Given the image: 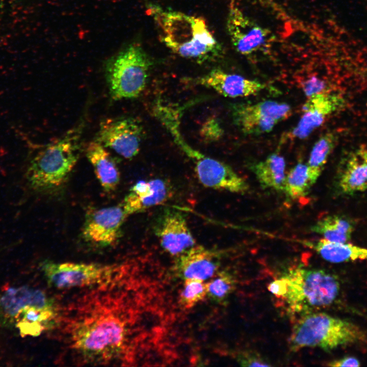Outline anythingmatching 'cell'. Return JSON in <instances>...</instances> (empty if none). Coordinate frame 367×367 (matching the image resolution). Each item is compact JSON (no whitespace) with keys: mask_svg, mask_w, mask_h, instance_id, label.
Returning a JSON list of instances; mask_svg holds the SVG:
<instances>
[{"mask_svg":"<svg viewBox=\"0 0 367 367\" xmlns=\"http://www.w3.org/2000/svg\"><path fill=\"white\" fill-rule=\"evenodd\" d=\"M39 266L48 285L57 289L95 287L122 278L117 265L44 260Z\"/></svg>","mask_w":367,"mask_h":367,"instance_id":"8","label":"cell"},{"mask_svg":"<svg viewBox=\"0 0 367 367\" xmlns=\"http://www.w3.org/2000/svg\"><path fill=\"white\" fill-rule=\"evenodd\" d=\"M197 84L213 89L226 97L237 98L255 95L266 88V84L241 75L215 69L198 77Z\"/></svg>","mask_w":367,"mask_h":367,"instance_id":"17","label":"cell"},{"mask_svg":"<svg viewBox=\"0 0 367 367\" xmlns=\"http://www.w3.org/2000/svg\"><path fill=\"white\" fill-rule=\"evenodd\" d=\"M292 113L289 104L274 100L253 104L238 103L232 107L234 123L247 135L269 133L279 122L288 118Z\"/></svg>","mask_w":367,"mask_h":367,"instance_id":"9","label":"cell"},{"mask_svg":"<svg viewBox=\"0 0 367 367\" xmlns=\"http://www.w3.org/2000/svg\"><path fill=\"white\" fill-rule=\"evenodd\" d=\"M127 216L122 204L90 210L86 215L82 237L98 247L114 245L121 236V227Z\"/></svg>","mask_w":367,"mask_h":367,"instance_id":"12","label":"cell"},{"mask_svg":"<svg viewBox=\"0 0 367 367\" xmlns=\"http://www.w3.org/2000/svg\"><path fill=\"white\" fill-rule=\"evenodd\" d=\"M316 252L325 260L340 263L367 260V248L348 243H336L324 238L312 244Z\"/></svg>","mask_w":367,"mask_h":367,"instance_id":"22","label":"cell"},{"mask_svg":"<svg viewBox=\"0 0 367 367\" xmlns=\"http://www.w3.org/2000/svg\"><path fill=\"white\" fill-rule=\"evenodd\" d=\"M328 365L330 366H359L360 365V362L357 358L354 357L345 356L330 361Z\"/></svg>","mask_w":367,"mask_h":367,"instance_id":"32","label":"cell"},{"mask_svg":"<svg viewBox=\"0 0 367 367\" xmlns=\"http://www.w3.org/2000/svg\"><path fill=\"white\" fill-rule=\"evenodd\" d=\"M310 230L329 241L345 243L350 240L354 226L347 218L332 215L318 221L311 226Z\"/></svg>","mask_w":367,"mask_h":367,"instance_id":"23","label":"cell"},{"mask_svg":"<svg viewBox=\"0 0 367 367\" xmlns=\"http://www.w3.org/2000/svg\"><path fill=\"white\" fill-rule=\"evenodd\" d=\"M60 316L55 300L40 290L22 286L0 294V326L14 327L23 337L57 326Z\"/></svg>","mask_w":367,"mask_h":367,"instance_id":"3","label":"cell"},{"mask_svg":"<svg viewBox=\"0 0 367 367\" xmlns=\"http://www.w3.org/2000/svg\"><path fill=\"white\" fill-rule=\"evenodd\" d=\"M179 298L180 304L186 308H190L206 296V283L203 280L189 278L185 280Z\"/></svg>","mask_w":367,"mask_h":367,"instance_id":"27","label":"cell"},{"mask_svg":"<svg viewBox=\"0 0 367 367\" xmlns=\"http://www.w3.org/2000/svg\"><path fill=\"white\" fill-rule=\"evenodd\" d=\"M311 185L306 164L298 163L285 176L283 191L290 198L296 200L305 196Z\"/></svg>","mask_w":367,"mask_h":367,"instance_id":"25","label":"cell"},{"mask_svg":"<svg viewBox=\"0 0 367 367\" xmlns=\"http://www.w3.org/2000/svg\"><path fill=\"white\" fill-rule=\"evenodd\" d=\"M153 230L162 247L178 256L196 245L187 220L180 212L165 209L156 219Z\"/></svg>","mask_w":367,"mask_h":367,"instance_id":"14","label":"cell"},{"mask_svg":"<svg viewBox=\"0 0 367 367\" xmlns=\"http://www.w3.org/2000/svg\"><path fill=\"white\" fill-rule=\"evenodd\" d=\"M86 155L103 189L106 192L114 191L119 183L120 174L114 159L106 148L95 140L87 145Z\"/></svg>","mask_w":367,"mask_h":367,"instance_id":"20","label":"cell"},{"mask_svg":"<svg viewBox=\"0 0 367 367\" xmlns=\"http://www.w3.org/2000/svg\"><path fill=\"white\" fill-rule=\"evenodd\" d=\"M215 276L206 283V296L216 303L224 304L235 289V280L225 271L218 272Z\"/></svg>","mask_w":367,"mask_h":367,"instance_id":"26","label":"cell"},{"mask_svg":"<svg viewBox=\"0 0 367 367\" xmlns=\"http://www.w3.org/2000/svg\"><path fill=\"white\" fill-rule=\"evenodd\" d=\"M365 335L356 325L322 312L302 315L290 336L292 350L318 348L326 351L363 340Z\"/></svg>","mask_w":367,"mask_h":367,"instance_id":"5","label":"cell"},{"mask_svg":"<svg viewBox=\"0 0 367 367\" xmlns=\"http://www.w3.org/2000/svg\"><path fill=\"white\" fill-rule=\"evenodd\" d=\"M153 17L164 44L181 57L201 63L220 56L222 47L203 19L150 5Z\"/></svg>","mask_w":367,"mask_h":367,"instance_id":"2","label":"cell"},{"mask_svg":"<svg viewBox=\"0 0 367 367\" xmlns=\"http://www.w3.org/2000/svg\"><path fill=\"white\" fill-rule=\"evenodd\" d=\"M6 1H8V0H0V3L5 2Z\"/></svg>","mask_w":367,"mask_h":367,"instance_id":"33","label":"cell"},{"mask_svg":"<svg viewBox=\"0 0 367 367\" xmlns=\"http://www.w3.org/2000/svg\"><path fill=\"white\" fill-rule=\"evenodd\" d=\"M284 276L287 290L284 298L292 312L302 315L331 305L340 291L338 277L322 269L297 268Z\"/></svg>","mask_w":367,"mask_h":367,"instance_id":"6","label":"cell"},{"mask_svg":"<svg viewBox=\"0 0 367 367\" xmlns=\"http://www.w3.org/2000/svg\"><path fill=\"white\" fill-rule=\"evenodd\" d=\"M82 125L43 147L31 160L26 171L29 186L45 192L61 186L67 179L79 156Z\"/></svg>","mask_w":367,"mask_h":367,"instance_id":"4","label":"cell"},{"mask_svg":"<svg viewBox=\"0 0 367 367\" xmlns=\"http://www.w3.org/2000/svg\"><path fill=\"white\" fill-rule=\"evenodd\" d=\"M223 131L219 123L215 119H211L205 122L201 129V134L209 140L219 139L223 135Z\"/></svg>","mask_w":367,"mask_h":367,"instance_id":"29","label":"cell"},{"mask_svg":"<svg viewBox=\"0 0 367 367\" xmlns=\"http://www.w3.org/2000/svg\"><path fill=\"white\" fill-rule=\"evenodd\" d=\"M268 290L273 295L284 298L287 290L286 277L283 276L280 278L273 280L268 285Z\"/></svg>","mask_w":367,"mask_h":367,"instance_id":"31","label":"cell"},{"mask_svg":"<svg viewBox=\"0 0 367 367\" xmlns=\"http://www.w3.org/2000/svg\"><path fill=\"white\" fill-rule=\"evenodd\" d=\"M302 88L307 98L314 94L327 92L325 91L326 85L325 82L315 76L310 77L304 82Z\"/></svg>","mask_w":367,"mask_h":367,"instance_id":"30","label":"cell"},{"mask_svg":"<svg viewBox=\"0 0 367 367\" xmlns=\"http://www.w3.org/2000/svg\"><path fill=\"white\" fill-rule=\"evenodd\" d=\"M335 142L334 134L330 132L322 136L314 143L306 164L308 175L312 185L316 182L321 175Z\"/></svg>","mask_w":367,"mask_h":367,"instance_id":"24","label":"cell"},{"mask_svg":"<svg viewBox=\"0 0 367 367\" xmlns=\"http://www.w3.org/2000/svg\"><path fill=\"white\" fill-rule=\"evenodd\" d=\"M151 65L140 45L129 44L111 57L105 64L106 77L113 99L138 97L144 90Z\"/></svg>","mask_w":367,"mask_h":367,"instance_id":"7","label":"cell"},{"mask_svg":"<svg viewBox=\"0 0 367 367\" xmlns=\"http://www.w3.org/2000/svg\"><path fill=\"white\" fill-rule=\"evenodd\" d=\"M219 256L216 252L195 245L177 256L174 271L177 276L184 279L206 280L218 272Z\"/></svg>","mask_w":367,"mask_h":367,"instance_id":"16","label":"cell"},{"mask_svg":"<svg viewBox=\"0 0 367 367\" xmlns=\"http://www.w3.org/2000/svg\"><path fill=\"white\" fill-rule=\"evenodd\" d=\"M122 280L95 287L60 316L69 349L82 362H123L129 333L122 293Z\"/></svg>","mask_w":367,"mask_h":367,"instance_id":"1","label":"cell"},{"mask_svg":"<svg viewBox=\"0 0 367 367\" xmlns=\"http://www.w3.org/2000/svg\"><path fill=\"white\" fill-rule=\"evenodd\" d=\"M237 361L242 366H271L272 365L256 352L246 351L239 353Z\"/></svg>","mask_w":367,"mask_h":367,"instance_id":"28","label":"cell"},{"mask_svg":"<svg viewBox=\"0 0 367 367\" xmlns=\"http://www.w3.org/2000/svg\"><path fill=\"white\" fill-rule=\"evenodd\" d=\"M172 193L170 185L162 179L140 180L130 188L122 204L129 216L164 203Z\"/></svg>","mask_w":367,"mask_h":367,"instance_id":"19","label":"cell"},{"mask_svg":"<svg viewBox=\"0 0 367 367\" xmlns=\"http://www.w3.org/2000/svg\"><path fill=\"white\" fill-rule=\"evenodd\" d=\"M285 167L284 158L273 153L264 160L253 164L250 169L262 188L283 192Z\"/></svg>","mask_w":367,"mask_h":367,"instance_id":"21","label":"cell"},{"mask_svg":"<svg viewBox=\"0 0 367 367\" xmlns=\"http://www.w3.org/2000/svg\"><path fill=\"white\" fill-rule=\"evenodd\" d=\"M185 153L193 162L197 177L203 186L238 194L248 191L247 182L228 165L206 156L191 146Z\"/></svg>","mask_w":367,"mask_h":367,"instance_id":"11","label":"cell"},{"mask_svg":"<svg viewBox=\"0 0 367 367\" xmlns=\"http://www.w3.org/2000/svg\"><path fill=\"white\" fill-rule=\"evenodd\" d=\"M343 104L338 95L327 92L308 97L297 124L287 134L290 139H304L320 127L326 118Z\"/></svg>","mask_w":367,"mask_h":367,"instance_id":"15","label":"cell"},{"mask_svg":"<svg viewBox=\"0 0 367 367\" xmlns=\"http://www.w3.org/2000/svg\"><path fill=\"white\" fill-rule=\"evenodd\" d=\"M143 136L141 123L135 118L125 117L102 121L95 140L130 160L139 152Z\"/></svg>","mask_w":367,"mask_h":367,"instance_id":"10","label":"cell"},{"mask_svg":"<svg viewBox=\"0 0 367 367\" xmlns=\"http://www.w3.org/2000/svg\"><path fill=\"white\" fill-rule=\"evenodd\" d=\"M227 30L234 48L241 55L249 56L269 47L272 42L270 31L253 21L239 8H230Z\"/></svg>","mask_w":367,"mask_h":367,"instance_id":"13","label":"cell"},{"mask_svg":"<svg viewBox=\"0 0 367 367\" xmlns=\"http://www.w3.org/2000/svg\"><path fill=\"white\" fill-rule=\"evenodd\" d=\"M339 193L352 195L367 191V147H359L349 152L342 163L336 175Z\"/></svg>","mask_w":367,"mask_h":367,"instance_id":"18","label":"cell"}]
</instances>
